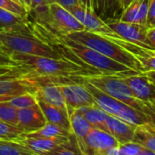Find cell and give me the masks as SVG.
<instances>
[{"label":"cell","mask_w":155,"mask_h":155,"mask_svg":"<svg viewBox=\"0 0 155 155\" xmlns=\"http://www.w3.org/2000/svg\"><path fill=\"white\" fill-rule=\"evenodd\" d=\"M12 59L19 65V69L23 72H28L34 75L41 76H53V77H75L91 75V74H102L101 72L81 66L74 61L63 58H55L49 57H42L22 53H10Z\"/></svg>","instance_id":"1"},{"label":"cell","mask_w":155,"mask_h":155,"mask_svg":"<svg viewBox=\"0 0 155 155\" xmlns=\"http://www.w3.org/2000/svg\"><path fill=\"white\" fill-rule=\"evenodd\" d=\"M0 40L9 53L63 58L54 48L29 31L28 22L8 28H0Z\"/></svg>","instance_id":"2"},{"label":"cell","mask_w":155,"mask_h":155,"mask_svg":"<svg viewBox=\"0 0 155 155\" xmlns=\"http://www.w3.org/2000/svg\"><path fill=\"white\" fill-rule=\"evenodd\" d=\"M33 20L58 35L85 30L84 26L68 10L57 3L39 6L28 12Z\"/></svg>","instance_id":"3"},{"label":"cell","mask_w":155,"mask_h":155,"mask_svg":"<svg viewBox=\"0 0 155 155\" xmlns=\"http://www.w3.org/2000/svg\"><path fill=\"white\" fill-rule=\"evenodd\" d=\"M66 37L71 40L83 44L120 64L127 66L134 71L140 72V64L135 58L122 47L106 37L87 30L70 33L66 35Z\"/></svg>","instance_id":"4"},{"label":"cell","mask_w":155,"mask_h":155,"mask_svg":"<svg viewBox=\"0 0 155 155\" xmlns=\"http://www.w3.org/2000/svg\"><path fill=\"white\" fill-rule=\"evenodd\" d=\"M78 81H84L109 96L140 111L142 101H138L132 95L130 88L124 82L121 76L107 74H91L75 77Z\"/></svg>","instance_id":"5"},{"label":"cell","mask_w":155,"mask_h":155,"mask_svg":"<svg viewBox=\"0 0 155 155\" xmlns=\"http://www.w3.org/2000/svg\"><path fill=\"white\" fill-rule=\"evenodd\" d=\"M80 82L82 83L91 93L97 106L102 109L109 115L117 117L134 126L149 123L147 117L141 111L135 110L132 107L109 96L87 81H80Z\"/></svg>","instance_id":"6"},{"label":"cell","mask_w":155,"mask_h":155,"mask_svg":"<svg viewBox=\"0 0 155 155\" xmlns=\"http://www.w3.org/2000/svg\"><path fill=\"white\" fill-rule=\"evenodd\" d=\"M38 87L32 78L18 68L0 75V102L26 92L35 93Z\"/></svg>","instance_id":"7"},{"label":"cell","mask_w":155,"mask_h":155,"mask_svg":"<svg viewBox=\"0 0 155 155\" xmlns=\"http://www.w3.org/2000/svg\"><path fill=\"white\" fill-rule=\"evenodd\" d=\"M68 11L84 26L85 30L99 34L110 39L118 37V35L95 13L93 9L86 8L79 4L69 8Z\"/></svg>","instance_id":"8"},{"label":"cell","mask_w":155,"mask_h":155,"mask_svg":"<svg viewBox=\"0 0 155 155\" xmlns=\"http://www.w3.org/2000/svg\"><path fill=\"white\" fill-rule=\"evenodd\" d=\"M59 88L65 100L68 116L73 110L80 108L97 106L93 96L82 83L62 84L59 85Z\"/></svg>","instance_id":"9"},{"label":"cell","mask_w":155,"mask_h":155,"mask_svg":"<svg viewBox=\"0 0 155 155\" xmlns=\"http://www.w3.org/2000/svg\"><path fill=\"white\" fill-rule=\"evenodd\" d=\"M105 22L122 39L142 47L151 48L147 39L146 33L148 28L146 26L136 23L123 22L119 18L107 19L105 20Z\"/></svg>","instance_id":"10"},{"label":"cell","mask_w":155,"mask_h":155,"mask_svg":"<svg viewBox=\"0 0 155 155\" xmlns=\"http://www.w3.org/2000/svg\"><path fill=\"white\" fill-rule=\"evenodd\" d=\"M119 142L109 132L92 128L85 139L82 153L84 155H106Z\"/></svg>","instance_id":"11"},{"label":"cell","mask_w":155,"mask_h":155,"mask_svg":"<svg viewBox=\"0 0 155 155\" xmlns=\"http://www.w3.org/2000/svg\"><path fill=\"white\" fill-rule=\"evenodd\" d=\"M132 95L142 102H155V85L140 72L121 76Z\"/></svg>","instance_id":"12"},{"label":"cell","mask_w":155,"mask_h":155,"mask_svg":"<svg viewBox=\"0 0 155 155\" xmlns=\"http://www.w3.org/2000/svg\"><path fill=\"white\" fill-rule=\"evenodd\" d=\"M129 53H130L139 62L140 73L155 70V48L142 47L122 39L120 36L111 39Z\"/></svg>","instance_id":"13"},{"label":"cell","mask_w":155,"mask_h":155,"mask_svg":"<svg viewBox=\"0 0 155 155\" xmlns=\"http://www.w3.org/2000/svg\"><path fill=\"white\" fill-rule=\"evenodd\" d=\"M17 120V127L21 130L23 133L36 131L42 128L47 122L38 103L28 108L18 110Z\"/></svg>","instance_id":"14"},{"label":"cell","mask_w":155,"mask_h":155,"mask_svg":"<svg viewBox=\"0 0 155 155\" xmlns=\"http://www.w3.org/2000/svg\"><path fill=\"white\" fill-rule=\"evenodd\" d=\"M68 137L67 138H45V137L30 136V135H28L27 133L22 132L17 138L13 139V140L18 142L27 150H28L29 151L33 152L36 155H43L48 152L49 150H51L59 143L68 139Z\"/></svg>","instance_id":"15"},{"label":"cell","mask_w":155,"mask_h":155,"mask_svg":"<svg viewBox=\"0 0 155 155\" xmlns=\"http://www.w3.org/2000/svg\"><path fill=\"white\" fill-rule=\"evenodd\" d=\"M106 126L108 132L114 137L119 144L134 140L137 126L111 115H108L106 119Z\"/></svg>","instance_id":"16"},{"label":"cell","mask_w":155,"mask_h":155,"mask_svg":"<svg viewBox=\"0 0 155 155\" xmlns=\"http://www.w3.org/2000/svg\"><path fill=\"white\" fill-rule=\"evenodd\" d=\"M69 122L71 133L75 136L77 142L79 144V147L82 152L85 139L93 127L83 117V115H81L78 110H73L69 114Z\"/></svg>","instance_id":"17"},{"label":"cell","mask_w":155,"mask_h":155,"mask_svg":"<svg viewBox=\"0 0 155 155\" xmlns=\"http://www.w3.org/2000/svg\"><path fill=\"white\" fill-rule=\"evenodd\" d=\"M35 95H36L37 101H41L48 104H50V105H53V106H56L58 108L67 110L65 100L60 91L59 85L48 84L45 86H41L37 89Z\"/></svg>","instance_id":"18"},{"label":"cell","mask_w":155,"mask_h":155,"mask_svg":"<svg viewBox=\"0 0 155 155\" xmlns=\"http://www.w3.org/2000/svg\"><path fill=\"white\" fill-rule=\"evenodd\" d=\"M38 104L39 105L45 119L48 122L58 125L69 131L70 130V122L69 116L67 110L58 108L56 106L48 104L44 101H38Z\"/></svg>","instance_id":"19"},{"label":"cell","mask_w":155,"mask_h":155,"mask_svg":"<svg viewBox=\"0 0 155 155\" xmlns=\"http://www.w3.org/2000/svg\"><path fill=\"white\" fill-rule=\"evenodd\" d=\"M93 9L104 21L111 18H120L122 12L120 0H95Z\"/></svg>","instance_id":"20"},{"label":"cell","mask_w":155,"mask_h":155,"mask_svg":"<svg viewBox=\"0 0 155 155\" xmlns=\"http://www.w3.org/2000/svg\"><path fill=\"white\" fill-rule=\"evenodd\" d=\"M75 110H78L81 115H83V117L91 123V125L93 128L108 132L107 126H106V119L109 114L100 107L98 106L82 107Z\"/></svg>","instance_id":"21"},{"label":"cell","mask_w":155,"mask_h":155,"mask_svg":"<svg viewBox=\"0 0 155 155\" xmlns=\"http://www.w3.org/2000/svg\"><path fill=\"white\" fill-rule=\"evenodd\" d=\"M134 140L155 152V129L150 123L136 127Z\"/></svg>","instance_id":"22"},{"label":"cell","mask_w":155,"mask_h":155,"mask_svg":"<svg viewBox=\"0 0 155 155\" xmlns=\"http://www.w3.org/2000/svg\"><path fill=\"white\" fill-rule=\"evenodd\" d=\"M43 155H83L75 136L71 133L68 139L57 145Z\"/></svg>","instance_id":"23"},{"label":"cell","mask_w":155,"mask_h":155,"mask_svg":"<svg viewBox=\"0 0 155 155\" xmlns=\"http://www.w3.org/2000/svg\"><path fill=\"white\" fill-rule=\"evenodd\" d=\"M30 136L45 137V138H67L71 134V131L50 122H46V124L39 130L27 133Z\"/></svg>","instance_id":"24"},{"label":"cell","mask_w":155,"mask_h":155,"mask_svg":"<svg viewBox=\"0 0 155 155\" xmlns=\"http://www.w3.org/2000/svg\"><path fill=\"white\" fill-rule=\"evenodd\" d=\"M0 155H36L13 140L0 139Z\"/></svg>","instance_id":"25"},{"label":"cell","mask_w":155,"mask_h":155,"mask_svg":"<svg viewBox=\"0 0 155 155\" xmlns=\"http://www.w3.org/2000/svg\"><path fill=\"white\" fill-rule=\"evenodd\" d=\"M28 17L24 18L0 8V28H8L28 22Z\"/></svg>","instance_id":"26"},{"label":"cell","mask_w":155,"mask_h":155,"mask_svg":"<svg viewBox=\"0 0 155 155\" xmlns=\"http://www.w3.org/2000/svg\"><path fill=\"white\" fill-rule=\"evenodd\" d=\"M7 102H8V104H10L12 107L16 108L17 110H19V109H25V108L31 107V106L37 104L38 101H37L35 93L26 92V93H23V94H20L18 96L12 98L11 100H9Z\"/></svg>","instance_id":"27"},{"label":"cell","mask_w":155,"mask_h":155,"mask_svg":"<svg viewBox=\"0 0 155 155\" xmlns=\"http://www.w3.org/2000/svg\"><path fill=\"white\" fill-rule=\"evenodd\" d=\"M17 112L18 110L8 102H0V120L17 126Z\"/></svg>","instance_id":"28"},{"label":"cell","mask_w":155,"mask_h":155,"mask_svg":"<svg viewBox=\"0 0 155 155\" xmlns=\"http://www.w3.org/2000/svg\"><path fill=\"white\" fill-rule=\"evenodd\" d=\"M21 133L22 130L17 126L0 120V139L1 140H13Z\"/></svg>","instance_id":"29"},{"label":"cell","mask_w":155,"mask_h":155,"mask_svg":"<svg viewBox=\"0 0 155 155\" xmlns=\"http://www.w3.org/2000/svg\"><path fill=\"white\" fill-rule=\"evenodd\" d=\"M0 8L24 18L28 17V10L23 6L12 1V0H0Z\"/></svg>","instance_id":"30"},{"label":"cell","mask_w":155,"mask_h":155,"mask_svg":"<svg viewBox=\"0 0 155 155\" xmlns=\"http://www.w3.org/2000/svg\"><path fill=\"white\" fill-rule=\"evenodd\" d=\"M145 147L136 140L119 144V149L123 155H136Z\"/></svg>","instance_id":"31"},{"label":"cell","mask_w":155,"mask_h":155,"mask_svg":"<svg viewBox=\"0 0 155 155\" xmlns=\"http://www.w3.org/2000/svg\"><path fill=\"white\" fill-rule=\"evenodd\" d=\"M149 3L150 0H140L139 10L136 18V24H140L142 26H146L148 10H149Z\"/></svg>","instance_id":"32"},{"label":"cell","mask_w":155,"mask_h":155,"mask_svg":"<svg viewBox=\"0 0 155 155\" xmlns=\"http://www.w3.org/2000/svg\"><path fill=\"white\" fill-rule=\"evenodd\" d=\"M140 111L147 117L149 123L155 129V102H142Z\"/></svg>","instance_id":"33"},{"label":"cell","mask_w":155,"mask_h":155,"mask_svg":"<svg viewBox=\"0 0 155 155\" xmlns=\"http://www.w3.org/2000/svg\"><path fill=\"white\" fill-rule=\"evenodd\" d=\"M0 68L15 69V68H18L19 65L18 62L12 59L9 53L0 50Z\"/></svg>","instance_id":"34"},{"label":"cell","mask_w":155,"mask_h":155,"mask_svg":"<svg viewBox=\"0 0 155 155\" xmlns=\"http://www.w3.org/2000/svg\"><path fill=\"white\" fill-rule=\"evenodd\" d=\"M146 27L148 28L155 27V0H150Z\"/></svg>","instance_id":"35"},{"label":"cell","mask_w":155,"mask_h":155,"mask_svg":"<svg viewBox=\"0 0 155 155\" xmlns=\"http://www.w3.org/2000/svg\"><path fill=\"white\" fill-rule=\"evenodd\" d=\"M53 2L58 4L59 6L66 8L67 10H68L69 8H71L74 6H77L80 4L79 0H53Z\"/></svg>","instance_id":"36"},{"label":"cell","mask_w":155,"mask_h":155,"mask_svg":"<svg viewBox=\"0 0 155 155\" xmlns=\"http://www.w3.org/2000/svg\"><path fill=\"white\" fill-rule=\"evenodd\" d=\"M146 36H147V39H148L150 47L155 48V27L149 28L147 29Z\"/></svg>","instance_id":"37"},{"label":"cell","mask_w":155,"mask_h":155,"mask_svg":"<svg viewBox=\"0 0 155 155\" xmlns=\"http://www.w3.org/2000/svg\"><path fill=\"white\" fill-rule=\"evenodd\" d=\"M51 3H54L53 0H31V10L36 8L37 7L48 5Z\"/></svg>","instance_id":"38"},{"label":"cell","mask_w":155,"mask_h":155,"mask_svg":"<svg viewBox=\"0 0 155 155\" xmlns=\"http://www.w3.org/2000/svg\"><path fill=\"white\" fill-rule=\"evenodd\" d=\"M79 2L81 6L85 7L89 9H93V3L92 0H79ZM94 10V9H93Z\"/></svg>","instance_id":"39"},{"label":"cell","mask_w":155,"mask_h":155,"mask_svg":"<svg viewBox=\"0 0 155 155\" xmlns=\"http://www.w3.org/2000/svg\"><path fill=\"white\" fill-rule=\"evenodd\" d=\"M148 79L155 85V70H153V71H148V72H144L143 73Z\"/></svg>","instance_id":"40"},{"label":"cell","mask_w":155,"mask_h":155,"mask_svg":"<svg viewBox=\"0 0 155 155\" xmlns=\"http://www.w3.org/2000/svg\"><path fill=\"white\" fill-rule=\"evenodd\" d=\"M21 5L28 10V12H29L31 10V0H19Z\"/></svg>","instance_id":"41"},{"label":"cell","mask_w":155,"mask_h":155,"mask_svg":"<svg viewBox=\"0 0 155 155\" xmlns=\"http://www.w3.org/2000/svg\"><path fill=\"white\" fill-rule=\"evenodd\" d=\"M136 155H155V152L152 151V150H149V149H147V148H144L143 150H141Z\"/></svg>","instance_id":"42"},{"label":"cell","mask_w":155,"mask_h":155,"mask_svg":"<svg viewBox=\"0 0 155 155\" xmlns=\"http://www.w3.org/2000/svg\"><path fill=\"white\" fill-rule=\"evenodd\" d=\"M133 0H120V7H121V10L123 11Z\"/></svg>","instance_id":"43"},{"label":"cell","mask_w":155,"mask_h":155,"mask_svg":"<svg viewBox=\"0 0 155 155\" xmlns=\"http://www.w3.org/2000/svg\"><path fill=\"white\" fill-rule=\"evenodd\" d=\"M0 50H2V51H4V52H7V53H9V52L8 51V49L3 46V44H2L1 40H0ZM9 54H10V53H9Z\"/></svg>","instance_id":"44"},{"label":"cell","mask_w":155,"mask_h":155,"mask_svg":"<svg viewBox=\"0 0 155 155\" xmlns=\"http://www.w3.org/2000/svg\"><path fill=\"white\" fill-rule=\"evenodd\" d=\"M17 69V68H15ZM5 70H13V69H10V68H0V71H5Z\"/></svg>","instance_id":"45"},{"label":"cell","mask_w":155,"mask_h":155,"mask_svg":"<svg viewBox=\"0 0 155 155\" xmlns=\"http://www.w3.org/2000/svg\"><path fill=\"white\" fill-rule=\"evenodd\" d=\"M14 70V69H13ZM9 71H12V70H5V71H0V75H3V74H6L7 72H9Z\"/></svg>","instance_id":"46"},{"label":"cell","mask_w":155,"mask_h":155,"mask_svg":"<svg viewBox=\"0 0 155 155\" xmlns=\"http://www.w3.org/2000/svg\"><path fill=\"white\" fill-rule=\"evenodd\" d=\"M12 1H14V2H16V3H18V4H19V5H21V3H20L19 0H12ZM21 6H22V5H21Z\"/></svg>","instance_id":"47"},{"label":"cell","mask_w":155,"mask_h":155,"mask_svg":"<svg viewBox=\"0 0 155 155\" xmlns=\"http://www.w3.org/2000/svg\"><path fill=\"white\" fill-rule=\"evenodd\" d=\"M94 1H95V0H92V3L94 4Z\"/></svg>","instance_id":"48"},{"label":"cell","mask_w":155,"mask_h":155,"mask_svg":"<svg viewBox=\"0 0 155 155\" xmlns=\"http://www.w3.org/2000/svg\"><path fill=\"white\" fill-rule=\"evenodd\" d=\"M133 1H136V0H133Z\"/></svg>","instance_id":"49"},{"label":"cell","mask_w":155,"mask_h":155,"mask_svg":"<svg viewBox=\"0 0 155 155\" xmlns=\"http://www.w3.org/2000/svg\"><path fill=\"white\" fill-rule=\"evenodd\" d=\"M83 155H84V154H83Z\"/></svg>","instance_id":"50"}]
</instances>
